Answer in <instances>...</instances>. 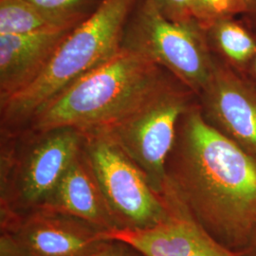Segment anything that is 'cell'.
Here are the masks:
<instances>
[{
	"mask_svg": "<svg viewBox=\"0 0 256 256\" xmlns=\"http://www.w3.org/2000/svg\"><path fill=\"white\" fill-rule=\"evenodd\" d=\"M165 172L164 191L207 234L236 252L247 246L256 232V158L210 126L198 102L178 122Z\"/></svg>",
	"mask_w": 256,
	"mask_h": 256,
	"instance_id": "cell-1",
	"label": "cell"
},
{
	"mask_svg": "<svg viewBox=\"0 0 256 256\" xmlns=\"http://www.w3.org/2000/svg\"><path fill=\"white\" fill-rule=\"evenodd\" d=\"M171 76L122 46L108 61L46 104L28 124L40 134L61 128L77 129L84 136L99 133L146 101Z\"/></svg>",
	"mask_w": 256,
	"mask_h": 256,
	"instance_id": "cell-2",
	"label": "cell"
},
{
	"mask_svg": "<svg viewBox=\"0 0 256 256\" xmlns=\"http://www.w3.org/2000/svg\"><path fill=\"white\" fill-rule=\"evenodd\" d=\"M137 0H102L64 37L34 82L1 104L5 128L28 124L57 95L108 61L122 48L124 32Z\"/></svg>",
	"mask_w": 256,
	"mask_h": 256,
	"instance_id": "cell-3",
	"label": "cell"
},
{
	"mask_svg": "<svg viewBox=\"0 0 256 256\" xmlns=\"http://www.w3.org/2000/svg\"><path fill=\"white\" fill-rule=\"evenodd\" d=\"M196 102V95L172 75L146 101L93 135L113 142L146 174L156 192L164 196L165 166L178 122Z\"/></svg>",
	"mask_w": 256,
	"mask_h": 256,
	"instance_id": "cell-4",
	"label": "cell"
},
{
	"mask_svg": "<svg viewBox=\"0 0 256 256\" xmlns=\"http://www.w3.org/2000/svg\"><path fill=\"white\" fill-rule=\"evenodd\" d=\"M122 46L162 68L196 97L210 81L214 58L205 30L196 20L174 22L166 18L152 0H137Z\"/></svg>",
	"mask_w": 256,
	"mask_h": 256,
	"instance_id": "cell-5",
	"label": "cell"
},
{
	"mask_svg": "<svg viewBox=\"0 0 256 256\" xmlns=\"http://www.w3.org/2000/svg\"><path fill=\"white\" fill-rule=\"evenodd\" d=\"M84 137L86 158L119 228H147L171 216L172 196L156 192L119 147L102 135Z\"/></svg>",
	"mask_w": 256,
	"mask_h": 256,
	"instance_id": "cell-6",
	"label": "cell"
},
{
	"mask_svg": "<svg viewBox=\"0 0 256 256\" xmlns=\"http://www.w3.org/2000/svg\"><path fill=\"white\" fill-rule=\"evenodd\" d=\"M214 58L210 81L198 96L202 115L210 126L256 158V86Z\"/></svg>",
	"mask_w": 256,
	"mask_h": 256,
	"instance_id": "cell-7",
	"label": "cell"
},
{
	"mask_svg": "<svg viewBox=\"0 0 256 256\" xmlns=\"http://www.w3.org/2000/svg\"><path fill=\"white\" fill-rule=\"evenodd\" d=\"M55 214L32 218L12 239H2V256H90L106 242L101 230Z\"/></svg>",
	"mask_w": 256,
	"mask_h": 256,
	"instance_id": "cell-8",
	"label": "cell"
},
{
	"mask_svg": "<svg viewBox=\"0 0 256 256\" xmlns=\"http://www.w3.org/2000/svg\"><path fill=\"white\" fill-rule=\"evenodd\" d=\"M84 135L72 128L52 129L30 149L19 174V192L32 204L45 205L74 160L80 155Z\"/></svg>",
	"mask_w": 256,
	"mask_h": 256,
	"instance_id": "cell-9",
	"label": "cell"
},
{
	"mask_svg": "<svg viewBox=\"0 0 256 256\" xmlns=\"http://www.w3.org/2000/svg\"><path fill=\"white\" fill-rule=\"evenodd\" d=\"M74 28H48L25 34L0 36L1 104L36 79Z\"/></svg>",
	"mask_w": 256,
	"mask_h": 256,
	"instance_id": "cell-10",
	"label": "cell"
},
{
	"mask_svg": "<svg viewBox=\"0 0 256 256\" xmlns=\"http://www.w3.org/2000/svg\"><path fill=\"white\" fill-rule=\"evenodd\" d=\"M168 194L174 200L173 214L168 220L147 228L102 230L104 240L122 242L146 256H191L202 228L174 194Z\"/></svg>",
	"mask_w": 256,
	"mask_h": 256,
	"instance_id": "cell-11",
	"label": "cell"
},
{
	"mask_svg": "<svg viewBox=\"0 0 256 256\" xmlns=\"http://www.w3.org/2000/svg\"><path fill=\"white\" fill-rule=\"evenodd\" d=\"M46 210L82 220L101 230L119 228L86 158L79 156L44 205Z\"/></svg>",
	"mask_w": 256,
	"mask_h": 256,
	"instance_id": "cell-12",
	"label": "cell"
},
{
	"mask_svg": "<svg viewBox=\"0 0 256 256\" xmlns=\"http://www.w3.org/2000/svg\"><path fill=\"white\" fill-rule=\"evenodd\" d=\"M204 30L214 56L245 76L256 52V28L238 16L220 19Z\"/></svg>",
	"mask_w": 256,
	"mask_h": 256,
	"instance_id": "cell-13",
	"label": "cell"
},
{
	"mask_svg": "<svg viewBox=\"0 0 256 256\" xmlns=\"http://www.w3.org/2000/svg\"><path fill=\"white\" fill-rule=\"evenodd\" d=\"M54 27L61 26L48 21L27 0H0V36L25 34Z\"/></svg>",
	"mask_w": 256,
	"mask_h": 256,
	"instance_id": "cell-14",
	"label": "cell"
},
{
	"mask_svg": "<svg viewBox=\"0 0 256 256\" xmlns=\"http://www.w3.org/2000/svg\"><path fill=\"white\" fill-rule=\"evenodd\" d=\"M56 26L76 27L99 7L102 0H27Z\"/></svg>",
	"mask_w": 256,
	"mask_h": 256,
	"instance_id": "cell-15",
	"label": "cell"
},
{
	"mask_svg": "<svg viewBox=\"0 0 256 256\" xmlns=\"http://www.w3.org/2000/svg\"><path fill=\"white\" fill-rule=\"evenodd\" d=\"M194 19L203 28L220 19L242 16L245 0H190Z\"/></svg>",
	"mask_w": 256,
	"mask_h": 256,
	"instance_id": "cell-16",
	"label": "cell"
},
{
	"mask_svg": "<svg viewBox=\"0 0 256 256\" xmlns=\"http://www.w3.org/2000/svg\"><path fill=\"white\" fill-rule=\"evenodd\" d=\"M166 18L174 22L194 20L190 9V0H152Z\"/></svg>",
	"mask_w": 256,
	"mask_h": 256,
	"instance_id": "cell-17",
	"label": "cell"
},
{
	"mask_svg": "<svg viewBox=\"0 0 256 256\" xmlns=\"http://www.w3.org/2000/svg\"><path fill=\"white\" fill-rule=\"evenodd\" d=\"M191 256H242L239 252L224 247L200 230L198 242Z\"/></svg>",
	"mask_w": 256,
	"mask_h": 256,
	"instance_id": "cell-18",
	"label": "cell"
},
{
	"mask_svg": "<svg viewBox=\"0 0 256 256\" xmlns=\"http://www.w3.org/2000/svg\"><path fill=\"white\" fill-rule=\"evenodd\" d=\"M242 16L256 23V0H245V12Z\"/></svg>",
	"mask_w": 256,
	"mask_h": 256,
	"instance_id": "cell-19",
	"label": "cell"
},
{
	"mask_svg": "<svg viewBox=\"0 0 256 256\" xmlns=\"http://www.w3.org/2000/svg\"><path fill=\"white\" fill-rule=\"evenodd\" d=\"M90 256H126L114 248H99Z\"/></svg>",
	"mask_w": 256,
	"mask_h": 256,
	"instance_id": "cell-20",
	"label": "cell"
},
{
	"mask_svg": "<svg viewBox=\"0 0 256 256\" xmlns=\"http://www.w3.org/2000/svg\"><path fill=\"white\" fill-rule=\"evenodd\" d=\"M239 252L242 256H256V232L247 246Z\"/></svg>",
	"mask_w": 256,
	"mask_h": 256,
	"instance_id": "cell-21",
	"label": "cell"
},
{
	"mask_svg": "<svg viewBox=\"0 0 256 256\" xmlns=\"http://www.w3.org/2000/svg\"><path fill=\"white\" fill-rule=\"evenodd\" d=\"M252 24L256 28V24H254V23H252ZM245 77H247L248 79L256 86V52L254 56V58H252V62H250V66L248 68L247 74L245 75Z\"/></svg>",
	"mask_w": 256,
	"mask_h": 256,
	"instance_id": "cell-22",
	"label": "cell"
},
{
	"mask_svg": "<svg viewBox=\"0 0 256 256\" xmlns=\"http://www.w3.org/2000/svg\"><path fill=\"white\" fill-rule=\"evenodd\" d=\"M254 24H256V23H254Z\"/></svg>",
	"mask_w": 256,
	"mask_h": 256,
	"instance_id": "cell-23",
	"label": "cell"
}]
</instances>
